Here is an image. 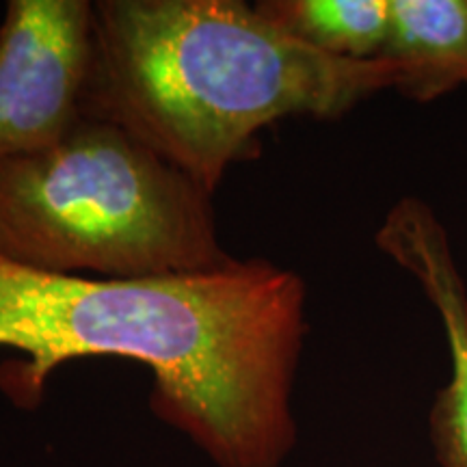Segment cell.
<instances>
[{
  "label": "cell",
  "instance_id": "8992f818",
  "mask_svg": "<svg viewBox=\"0 0 467 467\" xmlns=\"http://www.w3.org/2000/svg\"><path fill=\"white\" fill-rule=\"evenodd\" d=\"M389 14L381 57L402 98L429 104L467 87V0H389Z\"/></svg>",
  "mask_w": 467,
  "mask_h": 467
},
{
  "label": "cell",
  "instance_id": "277c9868",
  "mask_svg": "<svg viewBox=\"0 0 467 467\" xmlns=\"http://www.w3.org/2000/svg\"><path fill=\"white\" fill-rule=\"evenodd\" d=\"M93 3L9 0L0 25V165L46 151L83 121Z\"/></svg>",
  "mask_w": 467,
  "mask_h": 467
},
{
  "label": "cell",
  "instance_id": "5b68a950",
  "mask_svg": "<svg viewBox=\"0 0 467 467\" xmlns=\"http://www.w3.org/2000/svg\"><path fill=\"white\" fill-rule=\"evenodd\" d=\"M383 255L407 271L440 317L451 350V379L435 394L429 435L440 467H467V284L451 236L431 203L400 197L375 234Z\"/></svg>",
  "mask_w": 467,
  "mask_h": 467
},
{
  "label": "cell",
  "instance_id": "52a82bcc",
  "mask_svg": "<svg viewBox=\"0 0 467 467\" xmlns=\"http://www.w3.org/2000/svg\"><path fill=\"white\" fill-rule=\"evenodd\" d=\"M273 26L336 58H379L389 35V0H260Z\"/></svg>",
  "mask_w": 467,
  "mask_h": 467
},
{
  "label": "cell",
  "instance_id": "7a4b0ae2",
  "mask_svg": "<svg viewBox=\"0 0 467 467\" xmlns=\"http://www.w3.org/2000/svg\"><path fill=\"white\" fill-rule=\"evenodd\" d=\"M388 58H336L244 0H98L85 119L107 121L214 192L285 117L340 119L396 89Z\"/></svg>",
  "mask_w": 467,
  "mask_h": 467
},
{
  "label": "cell",
  "instance_id": "6da1fadb",
  "mask_svg": "<svg viewBox=\"0 0 467 467\" xmlns=\"http://www.w3.org/2000/svg\"><path fill=\"white\" fill-rule=\"evenodd\" d=\"M307 285L265 258L156 279L39 271L0 249V392L42 405L61 364L121 358L151 375L150 407L217 467H282L295 451L292 394Z\"/></svg>",
  "mask_w": 467,
  "mask_h": 467
},
{
  "label": "cell",
  "instance_id": "3957f363",
  "mask_svg": "<svg viewBox=\"0 0 467 467\" xmlns=\"http://www.w3.org/2000/svg\"><path fill=\"white\" fill-rule=\"evenodd\" d=\"M214 192L107 121L0 165V249L39 271L98 279L197 275L230 265Z\"/></svg>",
  "mask_w": 467,
  "mask_h": 467
}]
</instances>
